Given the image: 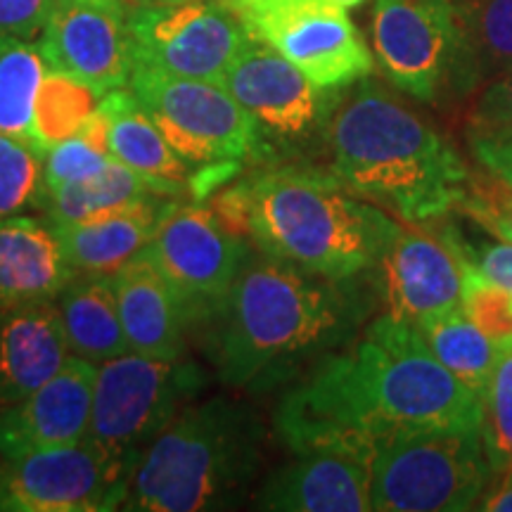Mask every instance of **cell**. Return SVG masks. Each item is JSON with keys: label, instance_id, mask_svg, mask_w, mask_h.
I'll return each mask as SVG.
<instances>
[{"label": "cell", "instance_id": "ac0fdd59", "mask_svg": "<svg viewBox=\"0 0 512 512\" xmlns=\"http://www.w3.org/2000/svg\"><path fill=\"white\" fill-rule=\"evenodd\" d=\"M254 508L278 512L373 510V465L342 453H294L254 494Z\"/></svg>", "mask_w": 512, "mask_h": 512}, {"label": "cell", "instance_id": "4dcf8cb0", "mask_svg": "<svg viewBox=\"0 0 512 512\" xmlns=\"http://www.w3.org/2000/svg\"><path fill=\"white\" fill-rule=\"evenodd\" d=\"M43 185V152L0 136V219L36 207Z\"/></svg>", "mask_w": 512, "mask_h": 512}, {"label": "cell", "instance_id": "5bb4252c", "mask_svg": "<svg viewBox=\"0 0 512 512\" xmlns=\"http://www.w3.org/2000/svg\"><path fill=\"white\" fill-rule=\"evenodd\" d=\"M373 50L394 88L434 102L456 69V0H375Z\"/></svg>", "mask_w": 512, "mask_h": 512}, {"label": "cell", "instance_id": "7a4b0ae2", "mask_svg": "<svg viewBox=\"0 0 512 512\" xmlns=\"http://www.w3.org/2000/svg\"><path fill=\"white\" fill-rule=\"evenodd\" d=\"M370 304L354 280H330L252 249L219 316L211 361L226 387L264 394L354 339Z\"/></svg>", "mask_w": 512, "mask_h": 512}, {"label": "cell", "instance_id": "b9f144b4", "mask_svg": "<svg viewBox=\"0 0 512 512\" xmlns=\"http://www.w3.org/2000/svg\"><path fill=\"white\" fill-rule=\"evenodd\" d=\"M138 5H171V3H188V0H136Z\"/></svg>", "mask_w": 512, "mask_h": 512}, {"label": "cell", "instance_id": "ffe728a7", "mask_svg": "<svg viewBox=\"0 0 512 512\" xmlns=\"http://www.w3.org/2000/svg\"><path fill=\"white\" fill-rule=\"evenodd\" d=\"M72 356L55 302L0 309V406L27 399Z\"/></svg>", "mask_w": 512, "mask_h": 512}, {"label": "cell", "instance_id": "8d00e7d4", "mask_svg": "<svg viewBox=\"0 0 512 512\" xmlns=\"http://www.w3.org/2000/svg\"><path fill=\"white\" fill-rule=\"evenodd\" d=\"M57 0H0V34L36 38L53 15Z\"/></svg>", "mask_w": 512, "mask_h": 512}, {"label": "cell", "instance_id": "9c48e42d", "mask_svg": "<svg viewBox=\"0 0 512 512\" xmlns=\"http://www.w3.org/2000/svg\"><path fill=\"white\" fill-rule=\"evenodd\" d=\"M221 86L252 117L271 162L299 159L325 145V128L342 88H320L292 60L249 36Z\"/></svg>", "mask_w": 512, "mask_h": 512}, {"label": "cell", "instance_id": "ba28073f", "mask_svg": "<svg viewBox=\"0 0 512 512\" xmlns=\"http://www.w3.org/2000/svg\"><path fill=\"white\" fill-rule=\"evenodd\" d=\"M489 484L482 427L406 434L373 460V510H475Z\"/></svg>", "mask_w": 512, "mask_h": 512}, {"label": "cell", "instance_id": "277c9868", "mask_svg": "<svg viewBox=\"0 0 512 512\" xmlns=\"http://www.w3.org/2000/svg\"><path fill=\"white\" fill-rule=\"evenodd\" d=\"M325 147L339 181L406 223H430L456 209L470 176L437 128L368 76L339 91Z\"/></svg>", "mask_w": 512, "mask_h": 512}, {"label": "cell", "instance_id": "ab89813d", "mask_svg": "<svg viewBox=\"0 0 512 512\" xmlns=\"http://www.w3.org/2000/svg\"><path fill=\"white\" fill-rule=\"evenodd\" d=\"M72 3H86V5H98V8L114 10V12H126V0H72Z\"/></svg>", "mask_w": 512, "mask_h": 512}, {"label": "cell", "instance_id": "f35d334b", "mask_svg": "<svg viewBox=\"0 0 512 512\" xmlns=\"http://www.w3.org/2000/svg\"><path fill=\"white\" fill-rule=\"evenodd\" d=\"M494 484L486 486V491L479 498L475 510L484 512H512V467L494 475Z\"/></svg>", "mask_w": 512, "mask_h": 512}, {"label": "cell", "instance_id": "3957f363", "mask_svg": "<svg viewBox=\"0 0 512 512\" xmlns=\"http://www.w3.org/2000/svg\"><path fill=\"white\" fill-rule=\"evenodd\" d=\"M214 211L264 254L330 280L375 271L401 226L332 171L299 164L240 181L216 197Z\"/></svg>", "mask_w": 512, "mask_h": 512}, {"label": "cell", "instance_id": "d6a6232c", "mask_svg": "<svg viewBox=\"0 0 512 512\" xmlns=\"http://www.w3.org/2000/svg\"><path fill=\"white\" fill-rule=\"evenodd\" d=\"M460 264H463V309L467 316L496 344L512 339V294L467 266L463 259Z\"/></svg>", "mask_w": 512, "mask_h": 512}, {"label": "cell", "instance_id": "cb8c5ba5", "mask_svg": "<svg viewBox=\"0 0 512 512\" xmlns=\"http://www.w3.org/2000/svg\"><path fill=\"white\" fill-rule=\"evenodd\" d=\"M57 309L74 356L105 363L131 351L112 278L76 275L57 297Z\"/></svg>", "mask_w": 512, "mask_h": 512}, {"label": "cell", "instance_id": "e0dca14e", "mask_svg": "<svg viewBox=\"0 0 512 512\" xmlns=\"http://www.w3.org/2000/svg\"><path fill=\"white\" fill-rule=\"evenodd\" d=\"M380 292L387 313L420 320L463 306V264L444 233L399 226L380 264Z\"/></svg>", "mask_w": 512, "mask_h": 512}, {"label": "cell", "instance_id": "836d02e7", "mask_svg": "<svg viewBox=\"0 0 512 512\" xmlns=\"http://www.w3.org/2000/svg\"><path fill=\"white\" fill-rule=\"evenodd\" d=\"M110 162L112 157L107 152L98 150L81 133H76L43 152V185L86 181V178L100 174Z\"/></svg>", "mask_w": 512, "mask_h": 512}, {"label": "cell", "instance_id": "5b68a950", "mask_svg": "<svg viewBox=\"0 0 512 512\" xmlns=\"http://www.w3.org/2000/svg\"><path fill=\"white\" fill-rule=\"evenodd\" d=\"M264 420L252 403H188L145 448L121 510L202 512L245 501L264 465Z\"/></svg>", "mask_w": 512, "mask_h": 512}, {"label": "cell", "instance_id": "8992f818", "mask_svg": "<svg viewBox=\"0 0 512 512\" xmlns=\"http://www.w3.org/2000/svg\"><path fill=\"white\" fill-rule=\"evenodd\" d=\"M128 88L195 169L200 200L204 192L238 176L242 164L271 162L252 117L221 83L136 67Z\"/></svg>", "mask_w": 512, "mask_h": 512}, {"label": "cell", "instance_id": "2e32d148", "mask_svg": "<svg viewBox=\"0 0 512 512\" xmlns=\"http://www.w3.org/2000/svg\"><path fill=\"white\" fill-rule=\"evenodd\" d=\"M98 363L69 356L53 380L27 399L0 406V460L74 446L88 437Z\"/></svg>", "mask_w": 512, "mask_h": 512}, {"label": "cell", "instance_id": "83f0119b", "mask_svg": "<svg viewBox=\"0 0 512 512\" xmlns=\"http://www.w3.org/2000/svg\"><path fill=\"white\" fill-rule=\"evenodd\" d=\"M48 67L27 38L0 34V136L46 152L36 136V100Z\"/></svg>", "mask_w": 512, "mask_h": 512}, {"label": "cell", "instance_id": "603a6c76", "mask_svg": "<svg viewBox=\"0 0 512 512\" xmlns=\"http://www.w3.org/2000/svg\"><path fill=\"white\" fill-rule=\"evenodd\" d=\"M171 204L174 202H164L162 195H150L131 207L55 228L76 273L112 278L119 268L145 252Z\"/></svg>", "mask_w": 512, "mask_h": 512}, {"label": "cell", "instance_id": "f546056e", "mask_svg": "<svg viewBox=\"0 0 512 512\" xmlns=\"http://www.w3.org/2000/svg\"><path fill=\"white\" fill-rule=\"evenodd\" d=\"M482 439L491 477L512 467V339L498 342V356L482 399Z\"/></svg>", "mask_w": 512, "mask_h": 512}, {"label": "cell", "instance_id": "44dd1931", "mask_svg": "<svg viewBox=\"0 0 512 512\" xmlns=\"http://www.w3.org/2000/svg\"><path fill=\"white\" fill-rule=\"evenodd\" d=\"M76 275L55 223L29 214L0 219V309L55 302Z\"/></svg>", "mask_w": 512, "mask_h": 512}, {"label": "cell", "instance_id": "4fadbf2b", "mask_svg": "<svg viewBox=\"0 0 512 512\" xmlns=\"http://www.w3.org/2000/svg\"><path fill=\"white\" fill-rule=\"evenodd\" d=\"M136 67L221 83L247 43V29L223 0L138 5L128 12Z\"/></svg>", "mask_w": 512, "mask_h": 512}, {"label": "cell", "instance_id": "d6986e66", "mask_svg": "<svg viewBox=\"0 0 512 512\" xmlns=\"http://www.w3.org/2000/svg\"><path fill=\"white\" fill-rule=\"evenodd\" d=\"M98 110L107 124V152L143 178L162 197L197 192L195 169L178 155L136 93L117 88L102 95Z\"/></svg>", "mask_w": 512, "mask_h": 512}, {"label": "cell", "instance_id": "30bf717a", "mask_svg": "<svg viewBox=\"0 0 512 512\" xmlns=\"http://www.w3.org/2000/svg\"><path fill=\"white\" fill-rule=\"evenodd\" d=\"M207 204H171L147 245L174 290L188 325H209L219 316L252 247Z\"/></svg>", "mask_w": 512, "mask_h": 512}, {"label": "cell", "instance_id": "f1b7e54d", "mask_svg": "<svg viewBox=\"0 0 512 512\" xmlns=\"http://www.w3.org/2000/svg\"><path fill=\"white\" fill-rule=\"evenodd\" d=\"M100 98L102 95L86 83L72 76L48 72L38 91L34 119L38 143L43 145V150L64 138L76 136L98 110Z\"/></svg>", "mask_w": 512, "mask_h": 512}, {"label": "cell", "instance_id": "1f68e13d", "mask_svg": "<svg viewBox=\"0 0 512 512\" xmlns=\"http://www.w3.org/2000/svg\"><path fill=\"white\" fill-rule=\"evenodd\" d=\"M456 209L494 238L512 242V183L494 171H470Z\"/></svg>", "mask_w": 512, "mask_h": 512}, {"label": "cell", "instance_id": "74e56055", "mask_svg": "<svg viewBox=\"0 0 512 512\" xmlns=\"http://www.w3.org/2000/svg\"><path fill=\"white\" fill-rule=\"evenodd\" d=\"M472 155L484 169L494 171L512 183V136L498 138H470Z\"/></svg>", "mask_w": 512, "mask_h": 512}, {"label": "cell", "instance_id": "e575fe53", "mask_svg": "<svg viewBox=\"0 0 512 512\" xmlns=\"http://www.w3.org/2000/svg\"><path fill=\"white\" fill-rule=\"evenodd\" d=\"M467 136H512V72L491 79L477 95L467 119Z\"/></svg>", "mask_w": 512, "mask_h": 512}, {"label": "cell", "instance_id": "9a60e30c", "mask_svg": "<svg viewBox=\"0 0 512 512\" xmlns=\"http://www.w3.org/2000/svg\"><path fill=\"white\" fill-rule=\"evenodd\" d=\"M126 19L124 12L57 0L36 48L48 72L72 76L107 95L128 86L136 69Z\"/></svg>", "mask_w": 512, "mask_h": 512}, {"label": "cell", "instance_id": "7402d4cb", "mask_svg": "<svg viewBox=\"0 0 512 512\" xmlns=\"http://www.w3.org/2000/svg\"><path fill=\"white\" fill-rule=\"evenodd\" d=\"M119 316L133 354L181 358L185 354L183 316L174 290L145 252L112 275Z\"/></svg>", "mask_w": 512, "mask_h": 512}, {"label": "cell", "instance_id": "d590c367", "mask_svg": "<svg viewBox=\"0 0 512 512\" xmlns=\"http://www.w3.org/2000/svg\"><path fill=\"white\" fill-rule=\"evenodd\" d=\"M444 235L467 266H472L491 283L512 294V242H472L456 228H446Z\"/></svg>", "mask_w": 512, "mask_h": 512}, {"label": "cell", "instance_id": "7c38bea8", "mask_svg": "<svg viewBox=\"0 0 512 512\" xmlns=\"http://www.w3.org/2000/svg\"><path fill=\"white\" fill-rule=\"evenodd\" d=\"M136 467L91 439L0 463V512H110L128 496Z\"/></svg>", "mask_w": 512, "mask_h": 512}, {"label": "cell", "instance_id": "8fae6325", "mask_svg": "<svg viewBox=\"0 0 512 512\" xmlns=\"http://www.w3.org/2000/svg\"><path fill=\"white\" fill-rule=\"evenodd\" d=\"M247 34L266 41L320 88H347L375 69V57L347 10L332 0H223Z\"/></svg>", "mask_w": 512, "mask_h": 512}, {"label": "cell", "instance_id": "52a82bcc", "mask_svg": "<svg viewBox=\"0 0 512 512\" xmlns=\"http://www.w3.org/2000/svg\"><path fill=\"white\" fill-rule=\"evenodd\" d=\"M204 384V370L185 356L150 358L128 351L98 363L88 439L136 467L145 448L200 396Z\"/></svg>", "mask_w": 512, "mask_h": 512}, {"label": "cell", "instance_id": "d4e9b609", "mask_svg": "<svg viewBox=\"0 0 512 512\" xmlns=\"http://www.w3.org/2000/svg\"><path fill=\"white\" fill-rule=\"evenodd\" d=\"M456 22L458 86L512 72V0H456Z\"/></svg>", "mask_w": 512, "mask_h": 512}, {"label": "cell", "instance_id": "6da1fadb", "mask_svg": "<svg viewBox=\"0 0 512 512\" xmlns=\"http://www.w3.org/2000/svg\"><path fill=\"white\" fill-rule=\"evenodd\" d=\"M484 408L432 354L418 325L382 313L347 354H328L283 394L273 427L292 453H342L373 465L406 434L482 427Z\"/></svg>", "mask_w": 512, "mask_h": 512}, {"label": "cell", "instance_id": "484cf974", "mask_svg": "<svg viewBox=\"0 0 512 512\" xmlns=\"http://www.w3.org/2000/svg\"><path fill=\"white\" fill-rule=\"evenodd\" d=\"M150 195H157L147 188V183L136 171H131L117 159H112L100 174L86 181L62 183V185H41L36 209L55 226L64 223H79L95 219V216L110 214V211L131 207L143 202Z\"/></svg>", "mask_w": 512, "mask_h": 512}, {"label": "cell", "instance_id": "4316f807", "mask_svg": "<svg viewBox=\"0 0 512 512\" xmlns=\"http://www.w3.org/2000/svg\"><path fill=\"white\" fill-rule=\"evenodd\" d=\"M418 330L444 368L482 401L498 356L494 339L472 323L463 306L420 320Z\"/></svg>", "mask_w": 512, "mask_h": 512}, {"label": "cell", "instance_id": "60d3db41", "mask_svg": "<svg viewBox=\"0 0 512 512\" xmlns=\"http://www.w3.org/2000/svg\"><path fill=\"white\" fill-rule=\"evenodd\" d=\"M332 3H337L339 8H344V10H354V8H358V5L366 3V0H332Z\"/></svg>", "mask_w": 512, "mask_h": 512}]
</instances>
